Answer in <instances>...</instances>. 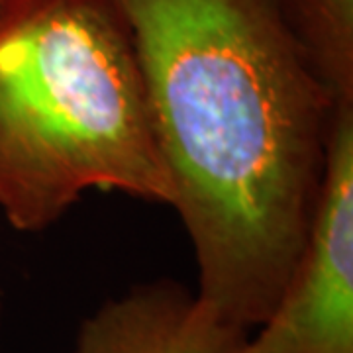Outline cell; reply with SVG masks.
<instances>
[{"instance_id":"6da1fadb","label":"cell","mask_w":353,"mask_h":353,"mask_svg":"<svg viewBox=\"0 0 353 353\" xmlns=\"http://www.w3.org/2000/svg\"><path fill=\"white\" fill-rule=\"evenodd\" d=\"M114 2L194 252V292L252 332L303 252L336 106L277 0Z\"/></svg>"},{"instance_id":"7a4b0ae2","label":"cell","mask_w":353,"mask_h":353,"mask_svg":"<svg viewBox=\"0 0 353 353\" xmlns=\"http://www.w3.org/2000/svg\"><path fill=\"white\" fill-rule=\"evenodd\" d=\"M90 190L173 206L114 0L0 2V214L36 234Z\"/></svg>"},{"instance_id":"3957f363","label":"cell","mask_w":353,"mask_h":353,"mask_svg":"<svg viewBox=\"0 0 353 353\" xmlns=\"http://www.w3.org/2000/svg\"><path fill=\"white\" fill-rule=\"evenodd\" d=\"M243 353H353V104L334 108L303 252Z\"/></svg>"},{"instance_id":"277c9868","label":"cell","mask_w":353,"mask_h":353,"mask_svg":"<svg viewBox=\"0 0 353 353\" xmlns=\"http://www.w3.org/2000/svg\"><path fill=\"white\" fill-rule=\"evenodd\" d=\"M248 336L194 290L157 279L106 299L85 316L67 353H243Z\"/></svg>"},{"instance_id":"5b68a950","label":"cell","mask_w":353,"mask_h":353,"mask_svg":"<svg viewBox=\"0 0 353 353\" xmlns=\"http://www.w3.org/2000/svg\"><path fill=\"white\" fill-rule=\"evenodd\" d=\"M310 73L334 106L353 104V0H277Z\"/></svg>"},{"instance_id":"8992f818","label":"cell","mask_w":353,"mask_h":353,"mask_svg":"<svg viewBox=\"0 0 353 353\" xmlns=\"http://www.w3.org/2000/svg\"><path fill=\"white\" fill-rule=\"evenodd\" d=\"M2 326H4V304L0 299V338H2ZM0 353H4L2 352V340H0Z\"/></svg>"},{"instance_id":"52a82bcc","label":"cell","mask_w":353,"mask_h":353,"mask_svg":"<svg viewBox=\"0 0 353 353\" xmlns=\"http://www.w3.org/2000/svg\"><path fill=\"white\" fill-rule=\"evenodd\" d=\"M0 2H2V0H0Z\"/></svg>"}]
</instances>
